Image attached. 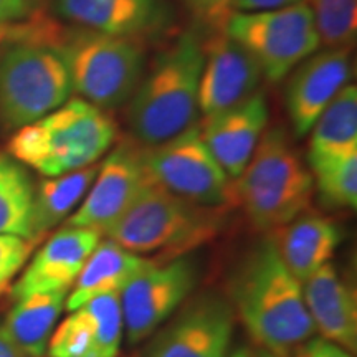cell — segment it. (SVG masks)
Instances as JSON below:
<instances>
[{
    "mask_svg": "<svg viewBox=\"0 0 357 357\" xmlns=\"http://www.w3.org/2000/svg\"><path fill=\"white\" fill-rule=\"evenodd\" d=\"M230 306L255 346L278 357H293L314 334L301 283L289 273L273 236L258 243L236 268Z\"/></svg>",
    "mask_w": 357,
    "mask_h": 357,
    "instance_id": "6da1fadb",
    "label": "cell"
},
{
    "mask_svg": "<svg viewBox=\"0 0 357 357\" xmlns=\"http://www.w3.org/2000/svg\"><path fill=\"white\" fill-rule=\"evenodd\" d=\"M204 43L199 35H178L142 75L128 101V126L137 144L151 147L172 139L195 123Z\"/></svg>",
    "mask_w": 357,
    "mask_h": 357,
    "instance_id": "7a4b0ae2",
    "label": "cell"
},
{
    "mask_svg": "<svg viewBox=\"0 0 357 357\" xmlns=\"http://www.w3.org/2000/svg\"><path fill=\"white\" fill-rule=\"evenodd\" d=\"M118 126L105 109L70 98L52 113L17 129L7 154L45 177H56L96 164L114 144Z\"/></svg>",
    "mask_w": 357,
    "mask_h": 357,
    "instance_id": "3957f363",
    "label": "cell"
},
{
    "mask_svg": "<svg viewBox=\"0 0 357 357\" xmlns=\"http://www.w3.org/2000/svg\"><path fill=\"white\" fill-rule=\"evenodd\" d=\"M314 182L283 128H266L247 167L231 181L230 202L258 231L283 229L311 204Z\"/></svg>",
    "mask_w": 357,
    "mask_h": 357,
    "instance_id": "277c9868",
    "label": "cell"
},
{
    "mask_svg": "<svg viewBox=\"0 0 357 357\" xmlns=\"http://www.w3.org/2000/svg\"><path fill=\"white\" fill-rule=\"evenodd\" d=\"M223 225L225 207L190 202L153 182L102 236L139 257L172 260L212 242Z\"/></svg>",
    "mask_w": 357,
    "mask_h": 357,
    "instance_id": "5b68a950",
    "label": "cell"
},
{
    "mask_svg": "<svg viewBox=\"0 0 357 357\" xmlns=\"http://www.w3.org/2000/svg\"><path fill=\"white\" fill-rule=\"evenodd\" d=\"M48 45L63 58L73 91L105 111L131 100L144 75V50L134 40L77 26L55 29Z\"/></svg>",
    "mask_w": 357,
    "mask_h": 357,
    "instance_id": "8992f818",
    "label": "cell"
},
{
    "mask_svg": "<svg viewBox=\"0 0 357 357\" xmlns=\"http://www.w3.org/2000/svg\"><path fill=\"white\" fill-rule=\"evenodd\" d=\"M71 82L60 53L42 42H17L0 56V123L17 129L70 100Z\"/></svg>",
    "mask_w": 357,
    "mask_h": 357,
    "instance_id": "52a82bcc",
    "label": "cell"
},
{
    "mask_svg": "<svg viewBox=\"0 0 357 357\" xmlns=\"http://www.w3.org/2000/svg\"><path fill=\"white\" fill-rule=\"evenodd\" d=\"M223 32L240 43L260 65L268 82L284 79L321 47L306 2L263 12H234Z\"/></svg>",
    "mask_w": 357,
    "mask_h": 357,
    "instance_id": "ba28073f",
    "label": "cell"
},
{
    "mask_svg": "<svg viewBox=\"0 0 357 357\" xmlns=\"http://www.w3.org/2000/svg\"><path fill=\"white\" fill-rule=\"evenodd\" d=\"M142 159L155 184L178 197L208 207L230 204L231 178L204 142L199 123L158 146H142Z\"/></svg>",
    "mask_w": 357,
    "mask_h": 357,
    "instance_id": "9c48e42d",
    "label": "cell"
},
{
    "mask_svg": "<svg viewBox=\"0 0 357 357\" xmlns=\"http://www.w3.org/2000/svg\"><path fill=\"white\" fill-rule=\"evenodd\" d=\"M195 283L197 266L190 258L147 260L119 293L129 344H139L159 331L189 298Z\"/></svg>",
    "mask_w": 357,
    "mask_h": 357,
    "instance_id": "30bf717a",
    "label": "cell"
},
{
    "mask_svg": "<svg viewBox=\"0 0 357 357\" xmlns=\"http://www.w3.org/2000/svg\"><path fill=\"white\" fill-rule=\"evenodd\" d=\"M153 182L142 159V146L134 139L121 141L98 166L88 194L66 218V225L105 235Z\"/></svg>",
    "mask_w": 357,
    "mask_h": 357,
    "instance_id": "8fae6325",
    "label": "cell"
},
{
    "mask_svg": "<svg viewBox=\"0 0 357 357\" xmlns=\"http://www.w3.org/2000/svg\"><path fill=\"white\" fill-rule=\"evenodd\" d=\"M234 321V310L223 298H199L153 334L144 357H229Z\"/></svg>",
    "mask_w": 357,
    "mask_h": 357,
    "instance_id": "7c38bea8",
    "label": "cell"
},
{
    "mask_svg": "<svg viewBox=\"0 0 357 357\" xmlns=\"http://www.w3.org/2000/svg\"><path fill=\"white\" fill-rule=\"evenodd\" d=\"M263 78L260 65L225 32H217L204 45V66L197 106L204 118L240 105L258 91Z\"/></svg>",
    "mask_w": 357,
    "mask_h": 357,
    "instance_id": "4fadbf2b",
    "label": "cell"
},
{
    "mask_svg": "<svg viewBox=\"0 0 357 357\" xmlns=\"http://www.w3.org/2000/svg\"><path fill=\"white\" fill-rule=\"evenodd\" d=\"M351 73V48H324L294 66L284 91L294 137L311 131L326 106L349 83Z\"/></svg>",
    "mask_w": 357,
    "mask_h": 357,
    "instance_id": "5bb4252c",
    "label": "cell"
},
{
    "mask_svg": "<svg viewBox=\"0 0 357 357\" xmlns=\"http://www.w3.org/2000/svg\"><path fill=\"white\" fill-rule=\"evenodd\" d=\"M65 20L82 29L139 42L167 33L174 12L167 0H53Z\"/></svg>",
    "mask_w": 357,
    "mask_h": 357,
    "instance_id": "9a60e30c",
    "label": "cell"
},
{
    "mask_svg": "<svg viewBox=\"0 0 357 357\" xmlns=\"http://www.w3.org/2000/svg\"><path fill=\"white\" fill-rule=\"evenodd\" d=\"M101 236L96 230L70 225L53 234L13 283V300L38 291H70Z\"/></svg>",
    "mask_w": 357,
    "mask_h": 357,
    "instance_id": "2e32d148",
    "label": "cell"
},
{
    "mask_svg": "<svg viewBox=\"0 0 357 357\" xmlns=\"http://www.w3.org/2000/svg\"><path fill=\"white\" fill-rule=\"evenodd\" d=\"M270 111L263 91H257L234 108L200 124L204 142L231 181L247 167L253 151L268 128Z\"/></svg>",
    "mask_w": 357,
    "mask_h": 357,
    "instance_id": "e0dca14e",
    "label": "cell"
},
{
    "mask_svg": "<svg viewBox=\"0 0 357 357\" xmlns=\"http://www.w3.org/2000/svg\"><path fill=\"white\" fill-rule=\"evenodd\" d=\"M306 310L319 337L354 354L357 349L356 291L331 261L301 284Z\"/></svg>",
    "mask_w": 357,
    "mask_h": 357,
    "instance_id": "ac0fdd59",
    "label": "cell"
},
{
    "mask_svg": "<svg viewBox=\"0 0 357 357\" xmlns=\"http://www.w3.org/2000/svg\"><path fill=\"white\" fill-rule=\"evenodd\" d=\"M341 238V230L333 218L300 215L278 230L275 242L289 273L303 284L331 261Z\"/></svg>",
    "mask_w": 357,
    "mask_h": 357,
    "instance_id": "d6986e66",
    "label": "cell"
},
{
    "mask_svg": "<svg viewBox=\"0 0 357 357\" xmlns=\"http://www.w3.org/2000/svg\"><path fill=\"white\" fill-rule=\"evenodd\" d=\"M146 261L147 258L128 252L108 236L100 240L66 294L65 310H77L102 294L121 293Z\"/></svg>",
    "mask_w": 357,
    "mask_h": 357,
    "instance_id": "ffe728a7",
    "label": "cell"
},
{
    "mask_svg": "<svg viewBox=\"0 0 357 357\" xmlns=\"http://www.w3.org/2000/svg\"><path fill=\"white\" fill-rule=\"evenodd\" d=\"M68 291H38L17 298L3 329L26 357H43L55 331Z\"/></svg>",
    "mask_w": 357,
    "mask_h": 357,
    "instance_id": "44dd1931",
    "label": "cell"
},
{
    "mask_svg": "<svg viewBox=\"0 0 357 357\" xmlns=\"http://www.w3.org/2000/svg\"><path fill=\"white\" fill-rule=\"evenodd\" d=\"M307 166L336 155L357 153V88L347 83L311 128Z\"/></svg>",
    "mask_w": 357,
    "mask_h": 357,
    "instance_id": "7402d4cb",
    "label": "cell"
},
{
    "mask_svg": "<svg viewBox=\"0 0 357 357\" xmlns=\"http://www.w3.org/2000/svg\"><path fill=\"white\" fill-rule=\"evenodd\" d=\"M98 166L79 169L63 176L47 177L35 187L32 240L37 243L42 236L66 220L83 202L95 181Z\"/></svg>",
    "mask_w": 357,
    "mask_h": 357,
    "instance_id": "603a6c76",
    "label": "cell"
},
{
    "mask_svg": "<svg viewBox=\"0 0 357 357\" xmlns=\"http://www.w3.org/2000/svg\"><path fill=\"white\" fill-rule=\"evenodd\" d=\"M35 184L29 169L0 153V235L32 240Z\"/></svg>",
    "mask_w": 357,
    "mask_h": 357,
    "instance_id": "cb8c5ba5",
    "label": "cell"
},
{
    "mask_svg": "<svg viewBox=\"0 0 357 357\" xmlns=\"http://www.w3.org/2000/svg\"><path fill=\"white\" fill-rule=\"evenodd\" d=\"M310 171L321 202L331 208H356L357 153L324 159Z\"/></svg>",
    "mask_w": 357,
    "mask_h": 357,
    "instance_id": "d4e9b609",
    "label": "cell"
},
{
    "mask_svg": "<svg viewBox=\"0 0 357 357\" xmlns=\"http://www.w3.org/2000/svg\"><path fill=\"white\" fill-rule=\"evenodd\" d=\"M316 32L324 48H351L357 38V0H310Z\"/></svg>",
    "mask_w": 357,
    "mask_h": 357,
    "instance_id": "484cf974",
    "label": "cell"
},
{
    "mask_svg": "<svg viewBox=\"0 0 357 357\" xmlns=\"http://www.w3.org/2000/svg\"><path fill=\"white\" fill-rule=\"evenodd\" d=\"M47 354L50 357H106L84 307L70 311V314L56 324L48 341Z\"/></svg>",
    "mask_w": 357,
    "mask_h": 357,
    "instance_id": "4316f807",
    "label": "cell"
},
{
    "mask_svg": "<svg viewBox=\"0 0 357 357\" xmlns=\"http://www.w3.org/2000/svg\"><path fill=\"white\" fill-rule=\"evenodd\" d=\"M33 245L22 236L0 235V296L29 263Z\"/></svg>",
    "mask_w": 357,
    "mask_h": 357,
    "instance_id": "83f0119b",
    "label": "cell"
},
{
    "mask_svg": "<svg viewBox=\"0 0 357 357\" xmlns=\"http://www.w3.org/2000/svg\"><path fill=\"white\" fill-rule=\"evenodd\" d=\"M187 10L199 24L212 32H222L234 13V0H182Z\"/></svg>",
    "mask_w": 357,
    "mask_h": 357,
    "instance_id": "f1b7e54d",
    "label": "cell"
},
{
    "mask_svg": "<svg viewBox=\"0 0 357 357\" xmlns=\"http://www.w3.org/2000/svg\"><path fill=\"white\" fill-rule=\"evenodd\" d=\"M43 0H0V26H12L40 19Z\"/></svg>",
    "mask_w": 357,
    "mask_h": 357,
    "instance_id": "f546056e",
    "label": "cell"
},
{
    "mask_svg": "<svg viewBox=\"0 0 357 357\" xmlns=\"http://www.w3.org/2000/svg\"><path fill=\"white\" fill-rule=\"evenodd\" d=\"M293 357H354V354L323 337H310L294 351Z\"/></svg>",
    "mask_w": 357,
    "mask_h": 357,
    "instance_id": "4dcf8cb0",
    "label": "cell"
},
{
    "mask_svg": "<svg viewBox=\"0 0 357 357\" xmlns=\"http://www.w3.org/2000/svg\"><path fill=\"white\" fill-rule=\"evenodd\" d=\"M306 0H234V12H263L291 7Z\"/></svg>",
    "mask_w": 357,
    "mask_h": 357,
    "instance_id": "1f68e13d",
    "label": "cell"
},
{
    "mask_svg": "<svg viewBox=\"0 0 357 357\" xmlns=\"http://www.w3.org/2000/svg\"><path fill=\"white\" fill-rule=\"evenodd\" d=\"M0 357H26L19 347L13 344L3 326H0Z\"/></svg>",
    "mask_w": 357,
    "mask_h": 357,
    "instance_id": "d6a6232c",
    "label": "cell"
},
{
    "mask_svg": "<svg viewBox=\"0 0 357 357\" xmlns=\"http://www.w3.org/2000/svg\"><path fill=\"white\" fill-rule=\"evenodd\" d=\"M229 357H278L273 352L263 349L260 346H245L230 352Z\"/></svg>",
    "mask_w": 357,
    "mask_h": 357,
    "instance_id": "836d02e7",
    "label": "cell"
}]
</instances>
